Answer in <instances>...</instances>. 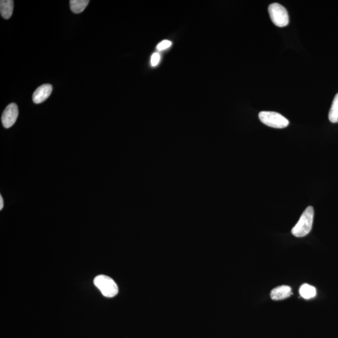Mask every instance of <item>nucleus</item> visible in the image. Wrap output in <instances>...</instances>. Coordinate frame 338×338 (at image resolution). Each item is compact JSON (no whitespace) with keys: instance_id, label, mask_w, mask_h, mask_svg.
Returning <instances> with one entry per match:
<instances>
[{"instance_id":"nucleus-10","label":"nucleus","mask_w":338,"mask_h":338,"mask_svg":"<svg viewBox=\"0 0 338 338\" xmlns=\"http://www.w3.org/2000/svg\"><path fill=\"white\" fill-rule=\"evenodd\" d=\"M89 2V0H71L70 9L75 14H80L88 6Z\"/></svg>"},{"instance_id":"nucleus-6","label":"nucleus","mask_w":338,"mask_h":338,"mask_svg":"<svg viewBox=\"0 0 338 338\" xmlns=\"http://www.w3.org/2000/svg\"><path fill=\"white\" fill-rule=\"evenodd\" d=\"M52 86L50 84H42L38 87L33 95V101L39 104L45 102L50 97L52 92Z\"/></svg>"},{"instance_id":"nucleus-4","label":"nucleus","mask_w":338,"mask_h":338,"mask_svg":"<svg viewBox=\"0 0 338 338\" xmlns=\"http://www.w3.org/2000/svg\"><path fill=\"white\" fill-rule=\"evenodd\" d=\"M269 14L274 24L278 27H286L289 24V17L286 9L278 3L269 6Z\"/></svg>"},{"instance_id":"nucleus-3","label":"nucleus","mask_w":338,"mask_h":338,"mask_svg":"<svg viewBox=\"0 0 338 338\" xmlns=\"http://www.w3.org/2000/svg\"><path fill=\"white\" fill-rule=\"evenodd\" d=\"M259 118L264 124L275 129H283L289 124L286 118L275 112H261L259 114Z\"/></svg>"},{"instance_id":"nucleus-1","label":"nucleus","mask_w":338,"mask_h":338,"mask_svg":"<svg viewBox=\"0 0 338 338\" xmlns=\"http://www.w3.org/2000/svg\"><path fill=\"white\" fill-rule=\"evenodd\" d=\"M314 214L313 207H307L301 215L298 223L292 229V234L297 237H303L308 235L312 229Z\"/></svg>"},{"instance_id":"nucleus-12","label":"nucleus","mask_w":338,"mask_h":338,"mask_svg":"<svg viewBox=\"0 0 338 338\" xmlns=\"http://www.w3.org/2000/svg\"><path fill=\"white\" fill-rule=\"evenodd\" d=\"M172 43L171 41L167 40H163L157 45V49L160 51L165 50L170 47Z\"/></svg>"},{"instance_id":"nucleus-9","label":"nucleus","mask_w":338,"mask_h":338,"mask_svg":"<svg viewBox=\"0 0 338 338\" xmlns=\"http://www.w3.org/2000/svg\"><path fill=\"white\" fill-rule=\"evenodd\" d=\"M299 294L304 299H312L316 295V289L314 287L309 285L308 284H304L299 288Z\"/></svg>"},{"instance_id":"nucleus-11","label":"nucleus","mask_w":338,"mask_h":338,"mask_svg":"<svg viewBox=\"0 0 338 338\" xmlns=\"http://www.w3.org/2000/svg\"><path fill=\"white\" fill-rule=\"evenodd\" d=\"M329 120L332 123L338 122V93L335 96L329 112Z\"/></svg>"},{"instance_id":"nucleus-7","label":"nucleus","mask_w":338,"mask_h":338,"mask_svg":"<svg viewBox=\"0 0 338 338\" xmlns=\"http://www.w3.org/2000/svg\"><path fill=\"white\" fill-rule=\"evenodd\" d=\"M292 294L291 287L284 285L273 289L271 293V298L274 301H280L288 298Z\"/></svg>"},{"instance_id":"nucleus-14","label":"nucleus","mask_w":338,"mask_h":338,"mask_svg":"<svg viewBox=\"0 0 338 338\" xmlns=\"http://www.w3.org/2000/svg\"><path fill=\"white\" fill-rule=\"evenodd\" d=\"M4 199H3V197L1 196H0V210H2V209L4 208Z\"/></svg>"},{"instance_id":"nucleus-5","label":"nucleus","mask_w":338,"mask_h":338,"mask_svg":"<svg viewBox=\"0 0 338 338\" xmlns=\"http://www.w3.org/2000/svg\"><path fill=\"white\" fill-rule=\"evenodd\" d=\"M18 116H19V109L17 104H10L3 113L2 117L3 125L6 129L12 127L16 122Z\"/></svg>"},{"instance_id":"nucleus-2","label":"nucleus","mask_w":338,"mask_h":338,"mask_svg":"<svg viewBox=\"0 0 338 338\" xmlns=\"http://www.w3.org/2000/svg\"><path fill=\"white\" fill-rule=\"evenodd\" d=\"M95 286L101 291L103 296L113 298L119 293L117 284L111 278L106 275L97 276L94 279Z\"/></svg>"},{"instance_id":"nucleus-8","label":"nucleus","mask_w":338,"mask_h":338,"mask_svg":"<svg viewBox=\"0 0 338 338\" xmlns=\"http://www.w3.org/2000/svg\"><path fill=\"white\" fill-rule=\"evenodd\" d=\"M14 12V1L12 0H2L0 2V13L5 19H9Z\"/></svg>"},{"instance_id":"nucleus-13","label":"nucleus","mask_w":338,"mask_h":338,"mask_svg":"<svg viewBox=\"0 0 338 338\" xmlns=\"http://www.w3.org/2000/svg\"><path fill=\"white\" fill-rule=\"evenodd\" d=\"M160 61V55L157 53H153L151 57V65L152 66H155L158 65V63H159Z\"/></svg>"}]
</instances>
